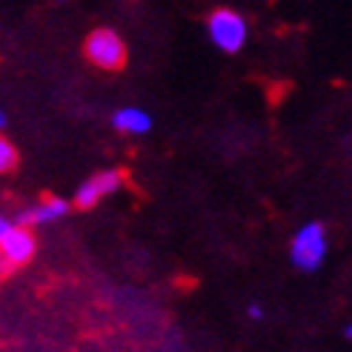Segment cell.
I'll list each match as a JSON object with an SVG mask.
<instances>
[{"label":"cell","instance_id":"cell-6","mask_svg":"<svg viewBox=\"0 0 352 352\" xmlns=\"http://www.w3.org/2000/svg\"><path fill=\"white\" fill-rule=\"evenodd\" d=\"M69 212V204L63 201V198H43V201H38V204H32V206H26L21 215H17V221L14 223H21V226H43V223H55V221H60L63 215Z\"/></svg>","mask_w":352,"mask_h":352},{"label":"cell","instance_id":"cell-7","mask_svg":"<svg viewBox=\"0 0 352 352\" xmlns=\"http://www.w3.org/2000/svg\"><path fill=\"white\" fill-rule=\"evenodd\" d=\"M112 123H115V129L126 132V135H144V132L152 129V118H149L144 109H138V107H123V109H118L115 118H112Z\"/></svg>","mask_w":352,"mask_h":352},{"label":"cell","instance_id":"cell-8","mask_svg":"<svg viewBox=\"0 0 352 352\" xmlns=\"http://www.w3.org/2000/svg\"><path fill=\"white\" fill-rule=\"evenodd\" d=\"M14 164H17V149L12 146L9 138L0 135V175L9 172V169H14Z\"/></svg>","mask_w":352,"mask_h":352},{"label":"cell","instance_id":"cell-3","mask_svg":"<svg viewBox=\"0 0 352 352\" xmlns=\"http://www.w3.org/2000/svg\"><path fill=\"white\" fill-rule=\"evenodd\" d=\"M209 38L223 52H238L246 41V23L232 9H218L209 17Z\"/></svg>","mask_w":352,"mask_h":352},{"label":"cell","instance_id":"cell-14","mask_svg":"<svg viewBox=\"0 0 352 352\" xmlns=\"http://www.w3.org/2000/svg\"><path fill=\"white\" fill-rule=\"evenodd\" d=\"M58 3H63V0H58Z\"/></svg>","mask_w":352,"mask_h":352},{"label":"cell","instance_id":"cell-12","mask_svg":"<svg viewBox=\"0 0 352 352\" xmlns=\"http://www.w3.org/2000/svg\"><path fill=\"white\" fill-rule=\"evenodd\" d=\"M3 126H6V112L0 109V129H3Z\"/></svg>","mask_w":352,"mask_h":352},{"label":"cell","instance_id":"cell-9","mask_svg":"<svg viewBox=\"0 0 352 352\" xmlns=\"http://www.w3.org/2000/svg\"><path fill=\"white\" fill-rule=\"evenodd\" d=\"M12 223H14L12 218H6L3 212H0V238H3V235H6L9 230H12Z\"/></svg>","mask_w":352,"mask_h":352},{"label":"cell","instance_id":"cell-11","mask_svg":"<svg viewBox=\"0 0 352 352\" xmlns=\"http://www.w3.org/2000/svg\"><path fill=\"white\" fill-rule=\"evenodd\" d=\"M9 270H12V267H9V263H6V258H3V255H0V280H3V278L9 275Z\"/></svg>","mask_w":352,"mask_h":352},{"label":"cell","instance_id":"cell-5","mask_svg":"<svg viewBox=\"0 0 352 352\" xmlns=\"http://www.w3.org/2000/svg\"><path fill=\"white\" fill-rule=\"evenodd\" d=\"M34 252H38V241L29 226L12 223V230L0 238V255L6 258L9 267H23L34 258Z\"/></svg>","mask_w":352,"mask_h":352},{"label":"cell","instance_id":"cell-4","mask_svg":"<svg viewBox=\"0 0 352 352\" xmlns=\"http://www.w3.org/2000/svg\"><path fill=\"white\" fill-rule=\"evenodd\" d=\"M123 186V172L120 169H103L98 175H92L89 181H83L75 192V206L78 209H92L95 204H100L107 195L118 192Z\"/></svg>","mask_w":352,"mask_h":352},{"label":"cell","instance_id":"cell-13","mask_svg":"<svg viewBox=\"0 0 352 352\" xmlns=\"http://www.w3.org/2000/svg\"><path fill=\"white\" fill-rule=\"evenodd\" d=\"M346 338H352V324H349V327H346Z\"/></svg>","mask_w":352,"mask_h":352},{"label":"cell","instance_id":"cell-2","mask_svg":"<svg viewBox=\"0 0 352 352\" xmlns=\"http://www.w3.org/2000/svg\"><path fill=\"white\" fill-rule=\"evenodd\" d=\"M83 52L98 69H109V72L126 63V46H123L120 34L112 29H95L89 38H86Z\"/></svg>","mask_w":352,"mask_h":352},{"label":"cell","instance_id":"cell-1","mask_svg":"<svg viewBox=\"0 0 352 352\" xmlns=\"http://www.w3.org/2000/svg\"><path fill=\"white\" fill-rule=\"evenodd\" d=\"M292 263L298 270H304V272H312V270H318L324 258H327V232H324V226L321 223H307L298 230V235L292 238Z\"/></svg>","mask_w":352,"mask_h":352},{"label":"cell","instance_id":"cell-10","mask_svg":"<svg viewBox=\"0 0 352 352\" xmlns=\"http://www.w3.org/2000/svg\"><path fill=\"white\" fill-rule=\"evenodd\" d=\"M250 318H252V321H258V318H263V309H261L258 304H252V307H250Z\"/></svg>","mask_w":352,"mask_h":352}]
</instances>
